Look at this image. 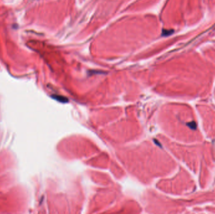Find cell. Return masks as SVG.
<instances>
[{
  "label": "cell",
  "mask_w": 215,
  "mask_h": 214,
  "mask_svg": "<svg viewBox=\"0 0 215 214\" xmlns=\"http://www.w3.org/2000/svg\"><path fill=\"white\" fill-rule=\"evenodd\" d=\"M174 32V30H163L162 35L163 36H168L171 35Z\"/></svg>",
  "instance_id": "6da1fadb"
}]
</instances>
